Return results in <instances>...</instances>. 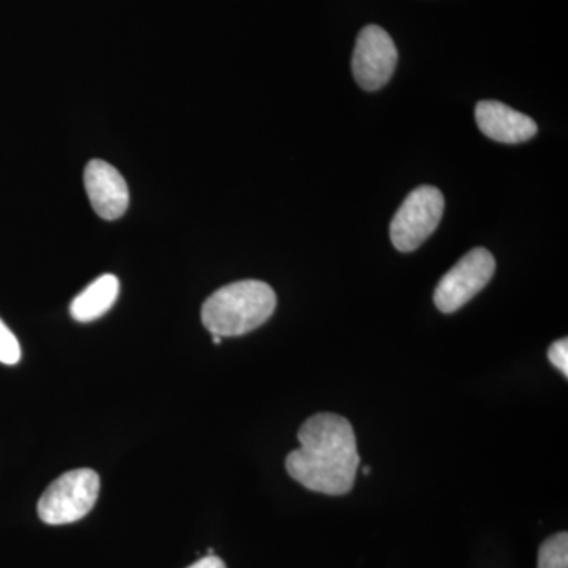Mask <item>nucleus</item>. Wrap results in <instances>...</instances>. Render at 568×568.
<instances>
[{"instance_id":"nucleus-1","label":"nucleus","mask_w":568,"mask_h":568,"mask_svg":"<svg viewBox=\"0 0 568 568\" xmlns=\"http://www.w3.org/2000/svg\"><path fill=\"white\" fill-rule=\"evenodd\" d=\"M297 437L301 447L287 455V474L312 491L347 495L361 466L353 425L336 414H316L301 426Z\"/></svg>"},{"instance_id":"nucleus-2","label":"nucleus","mask_w":568,"mask_h":568,"mask_svg":"<svg viewBox=\"0 0 568 568\" xmlns=\"http://www.w3.org/2000/svg\"><path fill=\"white\" fill-rule=\"evenodd\" d=\"M276 295L267 283L257 280L220 287L204 302V327L212 335L241 336L267 323L274 315Z\"/></svg>"},{"instance_id":"nucleus-3","label":"nucleus","mask_w":568,"mask_h":568,"mask_svg":"<svg viewBox=\"0 0 568 568\" xmlns=\"http://www.w3.org/2000/svg\"><path fill=\"white\" fill-rule=\"evenodd\" d=\"M100 477L92 469H74L52 481L40 497L39 517L51 526L80 521L95 506Z\"/></svg>"},{"instance_id":"nucleus-4","label":"nucleus","mask_w":568,"mask_h":568,"mask_svg":"<svg viewBox=\"0 0 568 568\" xmlns=\"http://www.w3.org/2000/svg\"><path fill=\"white\" fill-rule=\"evenodd\" d=\"M444 205L443 193L436 186H418L407 194L390 224V239L395 248L410 253L424 244L439 226Z\"/></svg>"},{"instance_id":"nucleus-5","label":"nucleus","mask_w":568,"mask_h":568,"mask_svg":"<svg viewBox=\"0 0 568 568\" xmlns=\"http://www.w3.org/2000/svg\"><path fill=\"white\" fill-rule=\"evenodd\" d=\"M496 271L493 254L485 248H474L443 276L435 291V304L439 312L455 313L476 297Z\"/></svg>"},{"instance_id":"nucleus-6","label":"nucleus","mask_w":568,"mask_h":568,"mask_svg":"<svg viewBox=\"0 0 568 568\" xmlns=\"http://www.w3.org/2000/svg\"><path fill=\"white\" fill-rule=\"evenodd\" d=\"M398 51L392 37L379 26L362 29L355 41L353 73L364 91H379L394 77Z\"/></svg>"},{"instance_id":"nucleus-7","label":"nucleus","mask_w":568,"mask_h":568,"mask_svg":"<svg viewBox=\"0 0 568 568\" xmlns=\"http://www.w3.org/2000/svg\"><path fill=\"white\" fill-rule=\"evenodd\" d=\"M84 186L97 215L104 220L121 219L130 204L129 185L112 164L92 160L84 170Z\"/></svg>"},{"instance_id":"nucleus-8","label":"nucleus","mask_w":568,"mask_h":568,"mask_svg":"<svg viewBox=\"0 0 568 568\" xmlns=\"http://www.w3.org/2000/svg\"><path fill=\"white\" fill-rule=\"evenodd\" d=\"M476 121L480 132L491 140L504 144H519L536 136L537 123L523 114L511 110L507 104L485 100L476 106Z\"/></svg>"},{"instance_id":"nucleus-9","label":"nucleus","mask_w":568,"mask_h":568,"mask_svg":"<svg viewBox=\"0 0 568 568\" xmlns=\"http://www.w3.org/2000/svg\"><path fill=\"white\" fill-rule=\"evenodd\" d=\"M121 283L115 275L99 276L89 284L80 295L73 298L70 305V315L78 323H92L112 308L119 297Z\"/></svg>"},{"instance_id":"nucleus-10","label":"nucleus","mask_w":568,"mask_h":568,"mask_svg":"<svg viewBox=\"0 0 568 568\" xmlns=\"http://www.w3.org/2000/svg\"><path fill=\"white\" fill-rule=\"evenodd\" d=\"M537 568H568L567 532L555 534L544 541L538 551Z\"/></svg>"},{"instance_id":"nucleus-11","label":"nucleus","mask_w":568,"mask_h":568,"mask_svg":"<svg viewBox=\"0 0 568 568\" xmlns=\"http://www.w3.org/2000/svg\"><path fill=\"white\" fill-rule=\"evenodd\" d=\"M21 361V346L13 332L0 320V362L17 365Z\"/></svg>"},{"instance_id":"nucleus-12","label":"nucleus","mask_w":568,"mask_h":568,"mask_svg":"<svg viewBox=\"0 0 568 568\" xmlns=\"http://www.w3.org/2000/svg\"><path fill=\"white\" fill-rule=\"evenodd\" d=\"M548 358L564 376H568V339L562 338L552 343L548 349Z\"/></svg>"},{"instance_id":"nucleus-13","label":"nucleus","mask_w":568,"mask_h":568,"mask_svg":"<svg viewBox=\"0 0 568 568\" xmlns=\"http://www.w3.org/2000/svg\"><path fill=\"white\" fill-rule=\"evenodd\" d=\"M189 568H226L222 559L216 556H205V558L197 560L196 564Z\"/></svg>"},{"instance_id":"nucleus-14","label":"nucleus","mask_w":568,"mask_h":568,"mask_svg":"<svg viewBox=\"0 0 568 568\" xmlns=\"http://www.w3.org/2000/svg\"><path fill=\"white\" fill-rule=\"evenodd\" d=\"M213 345H222V336L213 335Z\"/></svg>"},{"instance_id":"nucleus-15","label":"nucleus","mask_w":568,"mask_h":568,"mask_svg":"<svg viewBox=\"0 0 568 568\" xmlns=\"http://www.w3.org/2000/svg\"><path fill=\"white\" fill-rule=\"evenodd\" d=\"M362 470H364L365 476H368V474H369V467L368 466H365L364 469H362Z\"/></svg>"}]
</instances>
